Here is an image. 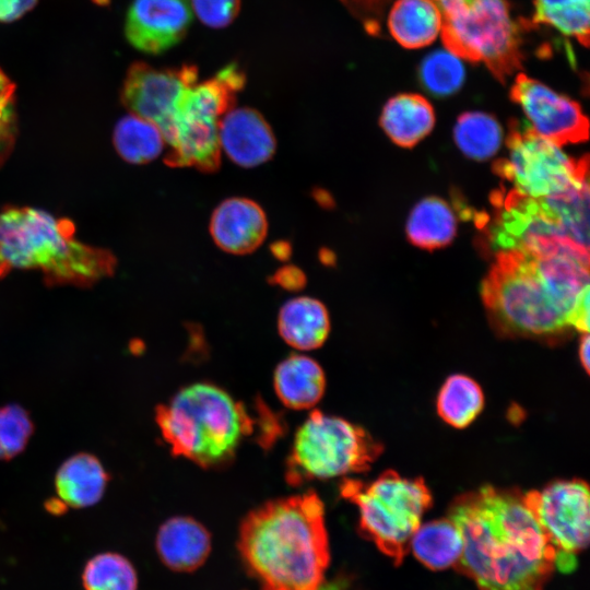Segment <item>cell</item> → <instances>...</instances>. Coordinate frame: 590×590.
<instances>
[{"label":"cell","mask_w":590,"mask_h":590,"mask_svg":"<svg viewBox=\"0 0 590 590\" xmlns=\"http://www.w3.org/2000/svg\"><path fill=\"white\" fill-rule=\"evenodd\" d=\"M418 75L425 90L441 97L452 95L462 86L465 71L459 56L450 50H436L424 58Z\"/></svg>","instance_id":"1f68e13d"},{"label":"cell","mask_w":590,"mask_h":590,"mask_svg":"<svg viewBox=\"0 0 590 590\" xmlns=\"http://www.w3.org/2000/svg\"><path fill=\"white\" fill-rule=\"evenodd\" d=\"M495 203L498 210L491 241L498 251L520 250L536 257L570 255L589 260V249L573 239L540 198L512 189Z\"/></svg>","instance_id":"8fae6325"},{"label":"cell","mask_w":590,"mask_h":590,"mask_svg":"<svg viewBox=\"0 0 590 590\" xmlns=\"http://www.w3.org/2000/svg\"><path fill=\"white\" fill-rule=\"evenodd\" d=\"M540 199L558 219L573 239L589 249L588 176L563 191Z\"/></svg>","instance_id":"83f0119b"},{"label":"cell","mask_w":590,"mask_h":590,"mask_svg":"<svg viewBox=\"0 0 590 590\" xmlns=\"http://www.w3.org/2000/svg\"><path fill=\"white\" fill-rule=\"evenodd\" d=\"M441 14L445 47L482 62L505 82L523 61V32L530 25L515 19L506 0H433Z\"/></svg>","instance_id":"8992f818"},{"label":"cell","mask_w":590,"mask_h":590,"mask_svg":"<svg viewBox=\"0 0 590 590\" xmlns=\"http://www.w3.org/2000/svg\"><path fill=\"white\" fill-rule=\"evenodd\" d=\"M116 264L109 250L76 239L69 220L32 206L0 212V278L37 270L50 285L90 286L113 275Z\"/></svg>","instance_id":"3957f363"},{"label":"cell","mask_w":590,"mask_h":590,"mask_svg":"<svg viewBox=\"0 0 590 590\" xmlns=\"http://www.w3.org/2000/svg\"><path fill=\"white\" fill-rule=\"evenodd\" d=\"M365 5L371 8V9H377L381 3H382V0H361Z\"/></svg>","instance_id":"60d3db41"},{"label":"cell","mask_w":590,"mask_h":590,"mask_svg":"<svg viewBox=\"0 0 590 590\" xmlns=\"http://www.w3.org/2000/svg\"><path fill=\"white\" fill-rule=\"evenodd\" d=\"M457 220L444 200L429 197L420 201L409 215L406 235L409 240L424 249L448 245L456 236Z\"/></svg>","instance_id":"d4e9b609"},{"label":"cell","mask_w":590,"mask_h":590,"mask_svg":"<svg viewBox=\"0 0 590 590\" xmlns=\"http://www.w3.org/2000/svg\"><path fill=\"white\" fill-rule=\"evenodd\" d=\"M275 282L287 290H298L305 283V278L300 270L293 267L281 269L275 275Z\"/></svg>","instance_id":"8d00e7d4"},{"label":"cell","mask_w":590,"mask_h":590,"mask_svg":"<svg viewBox=\"0 0 590 590\" xmlns=\"http://www.w3.org/2000/svg\"><path fill=\"white\" fill-rule=\"evenodd\" d=\"M16 135L15 85L0 68V167L12 153Z\"/></svg>","instance_id":"836d02e7"},{"label":"cell","mask_w":590,"mask_h":590,"mask_svg":"<svg viewBox=\"0 0 590 590\" xmlns=\"http://www.w3.org/2000/svg\"><path fill=\"white\" fill-rule=\"evenodd\" d=\"M221 149L237 165L255 167L269 161L276 148L271 127L253 108L227 110L219 123Z\"/></svg>","instance_id":"2e32d148"},{"label":"cell","mask_w":590,"mask_h":590,"mask_svg":"<svg viewBox=\"0 0 590 590\" xmlns=\"http://www.w3.org/2000/svg\"><path fill=\"white\" fill-rule=\"evenodd\" d=\"M481 293L492 322L503 333L551 338L570 329L567 312L530 253L498 251Z\"/></svg>","instance_id":"5b68a950"},{"label":"cell","mask_w":590,"mask_h":590,"mask_svg":"<svg viewBox=\"0 0 590 590\" xmlns=\"http://www.w3.org/2000/svg\"><path fill=\"white\" fill-rule=\"evenodd\" d=\"M84 590H137L138 576L125 556L105 552L93 556L82 574Z\"/></svg>","instance_id":"4dcf8cb0"},{"label":"cell","mask_w":590,"mask_h":590,"mask_svg":"<svg viewBox=\"0 0 590 590\" xmlns=\"http://www.w3.org/2000/svg\"><path fill=\"white\" fill-rule=\"evenodd\" d=\"M164 143L155 125L131 113L118 121L114 131L117 152L131 164L155 160L162 153Z\"/></svg>","instance_id":"4316f807"},{"label":"cell","mask_w":590,"mask_h":590,"mask_svg":"<svg viewBox=\"0 0 590 590\" xmlns=\"http://www.w3.org/2000/svg\"><path fill=\"white\" fill-rule=\"evenodd\" d=\"M436 406L439 416L447 424L464 428L483 410L484 394L479 384L469 376L452 375L442 384Z\"/></svg>","instance_id":"484cf974"},{"label":"cell","mask_w":590,"mask_h":590,"mask_svg":"<svg viewBox=\"0 0 590 590\" xmlns=\"http://www.w3.org/2000/svg\"><path fill=\"white\" fill-rule=\"evenodd\" d=\"M189 2L197 17L212 28L228 26L240 11V0H190Z\"/></svg>","instance_id":"e575fe53"},{"label":"cell","mask_w":590,"mask_h":590,"mask_svg":"<svg viewBox=\"0 0 590 590\" xmlns=\"http://www.w3.org/2000/svg\"><path fill=\"white\" fill-rule=\"evenodd\" d=\"M273 386L280 401L293 410H308L322 398L326 377L311 357L292 354L275 368Z\"/></svg>","instance_id":"d6986e66"},{"label":"cell","mask_w":590,"mask_h":590,"mask_svg":"<svg viewBox=\"0 0 590 590\" xmlns=\"http://www.w3.org/2000/svg\"><path fill=\"white\" fill-rule=\"evenodd\" d=\"M34 430L33 422L22 406L0 408V460H10L26 447Z\"/></svg>","instance_id":"d6a6232c"},{"label":"cell","mask_w":590,"mask_h":590,"mask_svg":"<svg viewBox=\"0 0 590 590\" xmlns=\"http://www.w3.org/2000/svg\"><path fill=\"white\" fill-rule=\"evenodd\" d=\"M409 550L427 568L442 570L455 567L460 559L463 539L448 517L421 523L411 538Z\"/></svg>","instance_id":"cb8c5ba5"},{"label":"cell","mask_w":590,"mask_h":590,"mask_svg":"<svg viewBox=\"0 0 590 590\" xmlns=\"http://www.w3.org/2000/svg\"><path fill=\"white\" fill-rule=\"evenodd\" d=\"M191 22L189 0H133L127 11L125 35L135 49L157 55L180 43Z\"/></svg>","instance_id":"9a60e30c"},{"label":"cell","mask_w":590,"mask_h":590,"mask_svg":"<svg viewBox=\"0 0 590 590\" xmlns=\"http://www.w3.org/2000/svg\"><path fill=\"white\" fill-rule=\"evenodd\" d=\"M390 35L401 46L421 48L433 43L441 31V14L433 0H397L388 15Z\"/></svg>","instance_id":"603a6c76"},{"label":"cell","mask_w":590,"mask_h":590,"mask_svg":"<svg viewBox=\"0 0 590 590\" xmlns=\"http://www.w3.org/2000/svg\"><path fill=\"white\" fill-rule=\"evenodd\" d=\"M511 99L526 114L531 128L557 145L588 139L589 122L574 99L523 73H519L510 90Z\"/></svg>","instance_id":"5bb4252c"},{"label":"cell","mask_w":590,"mask_h":590,"mask_svg":"<svg viewBox=\"0 0 590 590\" xmlns=\"http://www.w3.org/2000/svg\"><path fill=\"white\" fill-rule=\"evenodd\" d=\"M155 421L172 453L202 468L231 462L244 438L255 430L245 405L209 382L181 388L156 408Z\"/></svg>","instance_id":"277c9868"},{"label":"cell","mask_w":590,"mask_h":590,"mask_svg":"<svg viewBox=\"0 0 590 590\" xmlns=\"http://www.w3.org/2000/svg\"><path fill=\"white\" fill-rule=\"evenodd\" d=\"M198 74L193 64L156 68L134 62L127 71L121 101L131 114L155 125L165 140L180 97Z\"/></svg>","instance_id":"4fadbf2b"},{"label":"cell","mask_w":590,"mask_h":590,"mask_svg":"<svg viewBox=\"0 0 590 590\" xmlns=\"http://www.w3.org/2000/svg\"><path fill=\"white\" fill-rule=\"evenodd\" d=\"M210 232L215 244L226 252L245 255L257 249L268 232L261 206L246 198H231L213 211Z\"/></svg>","instance_id":"e0dca14e"},{"label":"cell","mask_w":590,"mask_h":590,"mask_svg":"<svg viewBox=\"0 0 590 590\" xmlns=\"http://www.w3.org/2000/svg\"><path fill=\"white\" fill-rule=\"evenodd\" d=\"M38 0H0V23L13 22L35 7Z\"/></svg>","instance_id":"d590c367"},{"label":"cell","mask_w":590,"mask_h":590,"mask_svg":"<svg viewBox=\"0 0 590 590\" xmlns=\"http://www.w3.org/2000/svg\"><path fill=\"white\" fill-rule=\"evenodd\" d=\"M237 546L261 590H321L330 547L320 497L307 491L252 509Z\"/></svg>","instance_id":"7a4b0ae2"},{"label":"cell","mask_w":590,"mask_h":590,"mask_svg":"<svg viewBox=\"0 0 590 590\" xmlns=\"http://www.w3.org/2000/svg\"><path fill=\"white\" fill-rule=\"evenodd\" d=\"M508 155L494 164V172L510 181L514 190L544 198L587 177L588 157L575 160L560 146L536 133L529 125L512 121L507 137Z\"/></svg>","instance_id":"30bf717a"},{"label":"cell","mask_w":590,"mask_h":590,"mask_svg":"<svg viewBox=\"0 0 590 590\" xmlns=\"http://www.w3.org/2000/svg\"><path fill=\"white\" fill-rule=\"evenodd\" d=\"M590 340L588 333H583L579 346V357L582 364V367L587 373H589V363H590Z\"/></svg>","instance_id":"74e56055"},{"label":"cell","mask_w":590,"mask_h":590,"mask_svg":"<svg viewBox=\"0 0 590 590\" xmlns=\"http://www.w3.org/2000/svg\"><path fill=\"white\" fill-rule=\"evenodd\" d=\"M380 125L396 144L411 148L432 131L435 113L425 97L413 93L399 94L386 103Z\"/></svg>","instance_id":"7402d4cb"},{"label":"cell","mask_w":590,"mask_h":590,"mask_svg":"<svg viewBox=\"0 0 590 590\" xmlns=\"http://www.w3.org/2000/svg\"><path fill=\"white\" fill-rule=\"evenodd\" d=\"M453 137L458 148L465 156L474 160H486L500 148L503 130L493 116L470 111L458 118Z\"/></svg>","instance_id":"f1b7e54d"},{"label":"cell","mask_w":590,"mask_h":590,"mask_svg":"<svg viewBox=\"0 0 590 590\" xmlns=\"http://www.w3.org/2000/svg\"><path fill=\"white\" fill-rule=\"evenodd\" d=\"M341 496L357 506L362 533L396 564L410 551V541L432 505V494L422 479L386 471L370 483L345 479Z\"/></svg>","instance_id":"52a82bcc"},{"label":"cell","mask_w":590,"mask_h":590,"mask_svg":"<svg viewBox=\"0 0 590 590\" xmlns=\"http://www.w3.org/2000/svg\"><path fill=\"white\" fill-rule=\"evenodd\" d=\"M449 518L463 539L455 568L477 590H543L556 570V552L518 492L484 486L461 496Z\"/></svg>","instance_id":"6da1fadb"},{"label":"cell","mask_w":590,"mask_h":590,"mask_svg":"<svg viewBox=\"0 0 590 590\" xmlns=\"http://www.w3.org/2000/svg\"><path fill=\"white\" fill-rule=\"evenodd\" d=\"M245 82L244 71L232 62L185 90L164 140L170 148L166 158L169 165L194 166L202 172L220 166L219 123Z\"/></svg>","instance_id":"ba28073f"},{"label":"cell","mask_w":590,"mask_h":590,"mask_svg":"<svg viewBox=\"0 0 590 590\" xmlns=\"http://www.w3.org/2000/svg\"><path fill=\"white\" fill-rule=\"evenodd\" d=\"M590 0H533V24H546L563 35L589 44Z\"/></svg>","instance_id":"f546056e"},{"label":"cell","mask_w":590,"mask_h":590,"mask_svg":"<svg viewBox=\"0 0 590 590\" xmlns=\"http://www.w3.org/2000/svg\"><path fill=\"white\" fill-rule=\"evenodd\" d=\"M278 329L292 347L309 351L320 347L330 331V318L324 305L316 298L296 297L280 309Z\"/></svg>","instance_id":"44dd1931"},{"label":"cell","mask_w":590,"mask_h":590,"mask_svg":"<svg viewBox=\"0 0 590 590\" xmlns=\"http://www.w3.org/2000/svg\"><path fill=\"white\" fill-rule=\"evenodd\" d=\"M46 507H47L49 512L55 514V515L63 514L66 511V509H67V506L61 500H59L58 498L57 499H50L47 503Z\"/></svg>","instance_id":"f35d334b"},{"label":"cell","mask_w":590,"mask_h":590,"mask_svg":"<svg viewBox=\"0 0 590 590\" xmlns=\"http://www.w3.org/2000/svg\"><path fill=\"white\" fill-rule=\"evenodd\" d=\"M343 585L339 581L326 582L321 590H343Z\"/></svg>","instance_id":"ab89813d"},{"label":"cell","mask_w":590,"mask_h":590,"mask_svg":"<svg viewBox=\"0 0 590 590\" xmlns=\"http://www.w3.org/2000/svg\"><path fill=\"white\" fill-rule=\"evenodd\" d=\"M522 496L556 552L555 568L573 571L577 555L589 543L588 484L581 480L557 481Z\"/></svg>","instance_id":"7c38bea8"},{"label":"cell","mask_w":590,"mask_h":590,"mask_svg":"<svg viewBox=\"0 0 590 590\" xmlns=\"http://www.w3.org/2000/svg\"><path fill=\"white\" fill-rule=\"evenodd\" d=\"M155 546L166 567L175 571L189 573L198 569L206 560L211 552V535L196 519L176 516L160 527Z\"/></svg>","instance_id":"ac0fdd59"},{"label":"cell","mask_w":590,"mask_h":590,"mask_svg":"<svg viewBox=\"0 0 590 590\" xmlns=\"http://www.w3.org/2000/svg\"><path fill=\"white\" fill-rule=\"evenodd\" d=\"M108 481L107 471L95 456L76 453L67 459L57 471V498L67 507L93 506L103 497Z\"/></svg>","instance_id":"ffe728a7"},{"label":"cell","mask_w":590,"mask_h":590,"mask_svg":"<svg viewBox=\"0 0 590 590\" xmlns=\"http://www.w3.org/2000/svg\"><path fill=\"white\" fill-rule=\"evenodd\" d=\"M381 452L382 446L363 427L315 410L295 433L286 459L285 480L292 486H299L365 472Z\"/></svg>","instance_id":"9c48e42d"}]
</instances>
